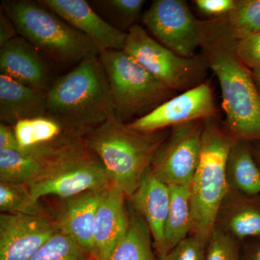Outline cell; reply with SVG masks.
<instances>
[{"mask_svg": "<svg viewBox=\"0 0 260 260\" xmlns=\"http://www.w3.org/2000/svg\"><path fill=\"white\" fill-rule=\"evenodd\" d=\"M0 150H18L19 145L13 126L0 124Z\"/></svg>", "mask_w": 260, "mask_h": 260, "instance_id": "obj_34", "label": "cell"}, {"mask_svg": "<svg viewBox=\"0 0 260 260\" xmlns=\"http://www.w3.org/2000/svg\"><path fill=\"white\" fill-rule=\"evenodd\" d=\"M170 198L169 186L155 177L150 167L136 190L127 200L131 206L143 216L148 224L158 260L165 259L167 255L165 227Z\"/></svg>", "mask_w": 260, "mask_h": 260, "instance_id": "obj_15", "label": "cell"}, {"mask_svg": "<svg viewBox=\"0 0 260 260\" xmlns=\"http://www.w3.org/2000/svg\"><path fill=\"white\" fill-rule=\"evenodd\" d=\"M14 24L6 13L1 9L0 13V47L18 37Z\"/></svg>", "mask_w": 260, "mask_h": 260, "instance_id": "obj_33", "label": "cell"}, {"mask_svg": "<svg viewBox=\"0 0 260 260\" xmlns=\"http://www.w3.org/2000/svg\"><path fill=\"white\" fill-rule=\"evenodd\" d=\"M235 51L246 68L260 70V32L236 43Z\"/></svg>", "mask_w": 260, "mask_h": 260, "instance_id": "obj_31", "label": "cell"}, {"mask_svg": "<svg viewBox=\"0 0 260 260\" xmlns=\"http://www.w3.org/2000/svg\"><path fill=\"white\" fill-rule=\"evenodd\" d=\"M99 59L109 81L116 117L123 122L148 114L176 93L123 50L103 51Z\"/></svg>", "mask_w": 260, "mask_h": 260, "instance_id": "obj_6", "label": "cell"}, {"mask_svg": "<svg viewBox=\"0 0 260 260\" xmlns=\"http://www.w3.org/2000/svg\"><path fill=\"white\" fill-rule=\"evenodd\" d=\"M0 211L52 219L51 209L34 198L28 185L0 179Z\"/></svg>", "mask_w": 260, "mask_h": 260, "instance_id": "obj_26", "label": "cell"}, {"mask_svg": "<svg viewBox=\"0 0 260 260\" xmlns=\"http://www.w3.org/2000/svg\"><path fill=\"white\" fill-rule=\"evenodd\" d=\"M107 190L88 191L61 200L55 209H51L52 219L59 232L74 239L95 257V218L99 205Z\"/></svg>", "mask_w": 260, "mask_h": 260, "instance_id": "obj_17", "label": "cell"}, {"mask_svg": "<svg viewBox=\"0 0 260 260\" xmlns=\"http://www.w3.org/2000/svg\"><path fill=\"white\" fill-rule=\"evenodd\" d=\"M30 260H97L74 239L56 233Z\"/></svg>", "mask_w": 260, "mask_h": 260, "instance_id": "obj_28", "label": "cell"}, {"mask_svg": "<svg viewBox=\"0 0 260 260\" xmlns=\"http://www.w3.org/2000/svg\"><path fill=\"white\" fill-rule=\"evenodd\" d=\"M73 28L83 32L101 53L123 50L127 32L118 30L98 14L85 0H40Z\"/></svg>", "mask_w": 260, "mask_h": 260, "instance_id": "obj_14", "label": "cell"}, {"mask_svg": "<svg viewBox=\"0 0 260 260\" xmlns=\"http://www.w3.org/2000/svg\"><path fill=\"white\" fill-rule=\"evenodd\" d=\"M228 189L244 194H260V167L253 155L251 142L238 139L228 157Z\"/></svg>", "mask_w": 260, "mask_h": 260, "instance_id": "obj_23", "label": "cell"}, {"mask_svg": "<svg viewBox=\"0 0 260 260\" xmlns=\"http://www.w3.org/2000/svg\"><path fill=\"white\" fill-rule=\"evenodd\" d=\"M47 116L85 138L116 116L107 75L99 56L84 59L54 80L47 91Z\"/></svg>", "mask_w": 260, "mask_h": 260, "instance_id": "obj_1", "label": "cell"}, {"mask_svg": "<svg viewBox=\"0 0 260 260\" xmlns=\"http://www.w3.org/2000/svg\"><path fill=\"white\" fill-rule=\"evenodd\" d=\"M170 206L165 227L167 254L178 244L190 236L192 229L190 187L170 185Z\"/></svg>", "mask_w": 260, "mask_h": 260, "instance_id": "obj_25", "label": "cell"}, {"mask_svg": "<svg viewBox=\"0 0 260 260\" xmlns=\"http://www.w3.org/2000/svg\"><path fill=\"white\" fill-rule=\"evenodd\" d=\"M203 121L172 126L151 167L155 177L168 186L190 187L201 151Z\"/></svg>", "mask_w": 260, "mask_h": 260, "instance_id": "obj_10", "label": "cell"}, {"mask_svg": "<svg viewBox=\"0 0 260 260\" xmlns=\"http://www.w3.org/2000/svg\"><path fill=\"white\" fill-rule=\"evenodd\" d=\"M206 246L198 238L189 236L169 251L164 260H205Z\"/></svg>", "mask_w": 260, "mask_h": 260, "instance_id": "obj_30", "label": "cell"}, {"mask_svg": "<svg viewBox=\"0 0 260 260\" xmlns=\"http://www.w3.org/2000/svg\"><path fill=\"white\" fill-rule=\"evenodd\" d=\"M47 114V91L27 86L0 74L2 123L13 126L19 121Z\"/></svg>", "mask_w": 260, "mask_h": 260, "instance_id": "obj_21", "label": "cell"}, {"mask_svg": "<svg viewBox=\"0 0 260 260\" xmlns=\"http://www.w3.org/2000/svg\"><path fill=\"white\" fill-rule=\"evenodd\" d=\"M217 116L218 109L213 89L209 83H203L172 98L148 114L127 124L138 131L151 133Z\"/></svg>", "mask_w": 260, "mask_h": 260, "instance_id": "obj_11", "label": "cell"}, {"mask_svg": "<svg viewBox=\"0 0 260 260\" xmlns=\"http://www.w3.org/2000/svg\"><path fill=\"white\" fill-rule=\"evenodd\" d=\"M84 141L64 148L0 150V179L28 186L45 180L61 169Z\"/></svg>", "mask_w": 260, "mask_h": 260, "instance_id": "obj_13", "label": "cell"}, {"mask_svg": "<svg viewBox=\"0 0 260 260\" xmlns=\"http://www.w3.org/2000/svg\"><path fill=\"white\" fill-rule=\"evenodd\" d=\"M112 186L102 162L85 141L55 174L28 187L37 200L46 197L63 200L88 191L107 190Z\"/></svg>", "mask_w": 260, "mask_h": 260, "instance_id": "obj_8", "label": "cell"}, {"mask_svg": "<svg viewBox=\"0 0 260 260\" xmlns=\"http://www.w3.org/2000/svg\"><path fill=\"white\" fill-rule=\"evenodd\" d=\"M251 147H252L253 155L260 167V143L259 142H251Z\"/></svg>", "mask_w": 260, "mask_h": 260, "instance_id": "obj_36", "label": "cell"}, {"mask_svg": "<svg viewBox=\"0 0 260 260\" xmlns=\"http://www.w3.org/2000/svg\"><path fill=\"white\" fill-rule=\"evenodd\" d=\"M253 78L260 93V70H253Z\"/></svg>", "mask_w": 260, "mask_h": 260, "instance_id": "obj_37", "label": "cell"}, {"mask_svg": "<svg viewBox=\"0 0 260 260\" xmlns=\"http://www.w3.org/2000/svg\"><path fill=\"white\" fill-rule=\"evenodd\" d=\"M241 260H260V237L242 242Z\"/></svg>", "mask_w": 260, "mask_h": 260, "instance_id": "obj_35", "label": "cell"}, {"mask_svg": "<svg viewBox=\"0 0 260 260\" xmlns=\"http://www.w3.org/2000/svg\"><path fill=\"white\" fill-rule=\"evenodd\" d=\"M193 3L202 13L214 19L221 18L230 13L237 0H195Z\"/></svg>", "mask_w": 260, "mask_h": 260, "instance_id": "obj_32", "label": "cell"}, {"mask_svg": "<svg viewBox=\"0 0 260 260\" xmlns=\"http://www.w3.org/2000/svg\"><path fill=\"white\" fill-rule=\"evenodd\" d=\"M123 51L174 92H185L205 83L209 68L204 55L182 57L157 42L139 24L126 34Z\"/></svg>", "mask_w": 260, "mask_h": 260, "instance_id": "obj_7", "label": "cell"}, {"mask_svg": "<svg viewBox=\"0 0 260 260\" xmlns=\"http://www.w3.org/2000/svg\"><path fill=\"white\" fill-rule=\"evenodd\" d=\"M128 208L129 218L127 230L108 260H158L148 224L129 202Z\"/></svg>", "mask_w": 260, "mask_h": 260, "instance_id": "obj_24", "label": "cell"}, {"mask_svg": "<svg viewBox=\"0 0 260 260\" xmlns=\"http://www.w3.org/2000/svg\"><path fill=\"white\" fill-rule=\"evenodd\" d=\"M13 127L20 150L64 148L85 139L47 115L19 121Z\"/></svg>", "mask_w": 260, "mask_h": 260, "instance_id": "obj_22", "label": "cell"}, {"mask_svg": "<svg viewBox=\"0 0 260 260\" xmlns=\"http://www.w3.org/2000/svg\"><path fill=\"white\" fill-rule=\"evenodd\" d=\"M0 72L19 83L44 91L55 80L46 58L19 36L0 47Z\"/></svg>", "mask_w": 260, "mask_h": 260, "instance_id": "obj_16", "label": "cell"}, {"mask_svg": "<svg viewBox=\"0 0 260 260\" xmlns=\"http://www.w3.org/2000/svg\"><path fill=\"white\" fill-rule=\"evenodd\" d=\"M170 132L142 133L112 116L85 137L87 146L99 157L112 184L129 199L153 165Z\"/></svg>", "mask_w": 260, "mask_h": 260, "instance_id": "obj_2", "label": "cell"}, {"mask_svg": "<svg viewBox=\"0 0 260 260\" xmlns=\"http://www.w3.org/2000/svg\"><path fill=\"white\" fill-rule=\"evenodd\" d=\"M92 8L99 10L113 21V27L126 32L141 16L144 0H102L90 2Z\"/></svg>", "mask_w": 260, "mask_h": 260, "instance_id": "obj_27", "label": "cell"}, {"mask_svg": "<svg viewBox=\"0 0 260 260\" xmlns=\"http://www.w3.org/2000/svg\"><path fill=\"white\" fill-rule=\"evenodd\" d=\"M58 232L53 219L1 213L0 260H30Z\"/></svg>", "mask_w": 260, "mask_h": 260, "instance_id": "obj_12", "label": "cell"}, {"mask_svg": "<svg viewBox=\"0 0 260 260\" xmlns=\"http://www.w3.org/2000/svg\"><path fill=\"white\" fill-rule=\"evenodd\" d=\"M242 242L214 229L206 246L205 260H241Z\"/></svg>", "mask_w": 260, "mask_h": 260, "instance_id": "obj_29", "label": "cell"}, {"mask_svg": "<svg viewBox=\"0 0 260 260\" xmlns=\"http://www.w3.org/2000/svg\"><path fill=\"white\" fill-rule=\"evenodd\" d=\"M235 44L205 41L201 48L220 84L224 124L238 139L260 143V93L252 71L236 54Z\"/></svg>", "mask_w": 260, "mask_h": 260, "instance_id": "obj_3", "label": "cell"}, {"mask_svg": "<svg viewBox=\"0 0 260 260\" xmlns=\"http://www.w3.org/2000/svg\"><path fill=\"white\" fill-rule=\"evenodd\" d=\"M242 242L260 237V194L227 189L215 218V227Z\"/></svg>", "mask_w": 260, "mask_h": 260, "instance_id": "obj_19", "label": "cell"}, {"mask_svg": "<svg viewBox=\"0 0 260 260\" xmlns=\"http://www.w3.org/2000/svg\"><path fill=\"white\" fill-rule=\"evenodd\" d=\"M202 42L237 43L260 32V0H237L234 9L221 18L200 20Z\"/></svg>", "mask_w": 260, "mask_h": 260, "instance_id": "obj_20", "label": "cell"}, {"mask_svg": "<svg viewBox=\"0 0 260 260\" xmlns=\"http://www.w3.org/2000/svg\"><path fill=\"white\" fill-rule=\"evenodd\" d=\"M129 208L124 193L112 186L98 208L94 229V246L97 260H108L122 239L129 225Z\"/></svg>", "mask_w": 260, "mask_h": 260, "instance_id": "obj_18", "label": "cell"}, {"mask_svg": "<svg viewBox=\"0 0 260 260\" xmlns=\"http://www.w3.org/2000/svg\"><path fill=\"white\" fill-rule=\"evenodd\" d=\"M142 21L157 42L179 56L192 57L201 47L200 20L184 0H155Z\"/></svg>", "mask_w": 260, "mask_h": 260, "instance_id": "obj_9", "label": "cell"}, {"mask_svg": "<svg viewBox=\"0 0 260 260\" xmlns=\"http://www.w3.org/2000/svg\"><path fill=\"white\" fill-rule=\"evenodd\" d=\"M1 9L9 17L19 37L46 59L58 64H79L100 55L88 37L73 28L39 1H4Z\"/></svg>", "mask_w": 260, "mask_h": 260, "instance_id": "obj_5", "label": "cell"}, {"mask_svg": "<svg viewBox=\"0 0 260 260\" xmlns=\"http://www.w3.org/2000/svg\"><path fill=\"white\" fill-rule=\"evenodd\" d=\"M238 138L218 117L203 121L199 162L190 186L192 229L190 236L208 244L228 189V157Z\"/></svg>", "mask_w": 260, "mask_h": 260, "instance_id": "obj_4", "label": "cell"}]
</instances>
